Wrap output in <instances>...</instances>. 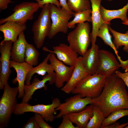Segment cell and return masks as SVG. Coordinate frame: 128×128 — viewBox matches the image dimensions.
<instances>
[{
	"label": "cell",
	"mask_w": 128,
	"mask_h": 128,
	"mask_svg": "<svg viewBox=\"0 0 128 128\" xmlns=\"http://www.w3.org/2000/svg\"><path fill=\"white\" fill-rule=\"evenodd\" d=\"M51 50L44 47L42 50L55 55L57 58L64 64L71 67H74L78 57V54L72 49L69 45L61 43L59 45L53 46Z\"/></svg>",
	"instance_id": "4fadbf2b"
},
{
	"label": "cell",
	"mask_w": 128,
	"mask_h": 128,
	"mask_svg": "<svg viewBox=\"0 0 128 128\" xmlns=\"http://www.w3.org/2000/svg\"><path fill=\"white\" fill-rule=\"evenodd\" d=\"M109 25L106 23L103 24L98 31L97 37L101 38L104 43L112 48L115 54L118 56V51L112 40V37L109 32Z\"/></svg>",
	"instance_id": "cb8c5ba5"
},
{
	"label": "cell",
	"mask_w": 128,
	"mask_h": 128,
	"mask_svg": "<svg viewBox=\"0 0 128 128\" xmlns=\"http://www.w3.org/2000/svg\"><path fill=\"white\" fill-rule=\"evenodd\" d=\"M39 53L32 44H28L27 46L25 56V62L32 66L38 64Z\"/></svg>",
	"instance_id": "83f0119b"
},
{
	"label": "cell",
	"mask_w": 128,
	"mask_h": 128,
	"mask_svg": "<svg viewBox=\"0 0 128 128\" xmlns=\"http://www.w3.org/2000/svg\"><path fill=\"white\" fill-rule=\"evenodd\" d=\"M82 56L78 57L74 66L71 76L69 81L61 88V90L67 94L71 93L78 83L90 74L83 67Z\"/></svg>",
	"instance_id": "9a60e30c"
},
{
	"label": "cell",
	"mask_w": 128,
	"mask_h": 128,
	"mask_svg": "<svg viewBox=\"0 0 128 128\" xmlns=\"http://www.w3.org/2000/svg\"><path fill=\"white\" fill-rule=\"evenodd\" d=\"M23 128H40L37 123L34 117L30 118L23 126Z\"/></svg>",
	"instance_id": "836d02e7"
},
{
	"label": "cell",
	"mask_w": 128,
	"mask_h": 128,
	"mask_svg": "<svg viewBox=\"0 0 128 128\" xmlns=\"http://www.w3.org/2000/svg\"><path fill=\"white\" fill-rule=\"evenodd\" d=\"M125 116H128V109H120L115 110L105 118L101 128L112 124L120 118Z\"/></svg>",
	"instance_id": "f546056e"
},
{
	"label": "cell",
	"mask_w": 128,
	"mask_h": 128,
	"mask_svg": "<svg viewBox=\"0 0 128 128\" xmlns=\"http://www.w3.org/2000/svg\"><path fill=\"white\" fill-rule=\"evenodd\" d=\"M62 122L58 127V128H79L77 126H75L67 115L63 116Z\"/></svg>",
	"instance_id": "1f68e13d"
},
{
	"label": "cell",
	"mask_w": 128,
	"mask_h": 128,
	"mask_svg": "<svg viewBox=\"0 0 128 128\" xmlns=\"http://www.w3.org/2000/svg\"><path fill=\"white\" fill-rule=\"evenodd\" d=\"M49 61L55 73V86L58 88H61L64 83L67 82L70 78L74 67L66 66L52 53H50Z\"/></svg>",
	"instance_id": "7c38bea8"
},
{
	"label": "cell",
	"mask_w": 128,
	"mask_h": 128,
	"mask_svg": "<svg viewBox=\"0 0 128 128\" xmlns=\"http://www.w3.org/2000/svg\"><path fill=\"white\" fill-rule=\"evenodd\" d=\"M109 30L112 34L114 37L113 43L116 49L124 46L123 50L126 52L128 50V35L126 33L118 32L112 28L110 26Z\"/></svg>",
	"instance_id": "4316f807"
},
{
	"label": "cell",
	"mask_w": 128,
	"mask_h": 128,
	"mask_svg": "<svg viewBox=\"0 0 128 128\" xmlns=\"http://www.w3.org/2000/svg\"><path fill=\"white\" fill-rule=\"evenodd\" d=\"M35 120L40 128H52L53 127L45 121L42 117L39 114L35 113Z\"/></svg>",
	"instance_id": "4dcf8cb0"
},
{
	"label": "cell",
	"mask_w": 128,
	"mask_h": 128,
	"mask_svg": "<svg viewBox=\"0 0 128 128\" xmlns=\"http://www.w3.org/2000/svg\"><path fill=\"white\" fill-rule=\"evenodd\" d=\"M125 33L128 35V31H127Z\"/></svg>",
	"instance_id": "60d3db41"
},
{
	"label": "cell",
	"mask_w": 128,
	"mask_h": 128,
	"mask_svg": "<svg viewBox=\"0 0 128 128\" xmlns=\"http://www.w3.org/2000/svg\"><path fill=\"white\" fill-rule=\"evenodd\" d=\"M38 3L24 2L16 5L13 9V13L10 15L0 20L2 24L7 21L16 22L21 24H25L28 20L33 18L34 13L40 8Z\"/></svg>",
	"instance_id": "ba28073f"
},
{
	"label": "cell",
	"mask_w": 128,
	"mask_h": 128,
	"mask_svg": "<svg viewBox=\"0 0 128 128\" xmlns=\"http://www.w3.org/2000/svg\"><path fill=\"white\" fill-rule=\"evenodd\" d=\"M18 37L11 47L10 60L17 62L22 63L25 62V54L28 43L25 39L24 31L19 34Z\"/></svg>",
	"instance_id": "ffe728a7"
},
{
	"label": "cell",
	"mask_w": 128,
	"mask_h": 128,
	"mask_svg": "<svg viewBox=\"0 0 128 128\" xmlns=\"http://www.w3.org/2000/svg\"><path fill=\"white\" fill-rule=\"evenodd\" d=\"M102 0H90L92 8L91 15L92 29L90 34L91 46L95 44L97 33L100 26L104 23H107L103 20L100 13V8Z\"/></svg>",
	"instance_id": "d6986e66"
},
{
	"label": "cell",
	"mask_w": 128,
	"mask_h": 128,
	"mask_svg": "<svg viewBox=\"0 0 128 128\" xmlns=\"http://www.w3.org/2000/svg\"><path fill=\"white\" fill-rule=\"evenodd\" d=\"M50 54L49 53L41 63L35 67H33L29 71L26 78L25 84L29 85L31 84L32 77L35 74L44 76L46 73L49 74L54 72L51 64L48 63Z\"/></svg>",
	"instance_id": "603a6c76"
},
{
	"label": "cell",
	"mask_w": 128,
	"mask_h": 128,
	"mask_svg": "<svg viewBox=\"0 0 128 128\" xmlns=\"http://www.w3.org/2000/svg\"><path fill=\"white\" fill-rule=\"evenodd\" d=\"M61 103L58 97L53 98L51 104L48 105L38 104L31 105L27 103L17 104L13 114L16 115L23 114L27 112L39 114L46 121L52 122L55 119L57 111L56 109Z\"/></svg>",
	"instance_id": "8992f818"
},
{
	"label": "cell",
	"mask_w": 128,
	"mask_h": 128,
	"mask_svg": "<svg viewBox=\"0 0 128 128\" xmlns=\"http://www.w3.org/2000/svg\"><path fill=\"white\" fill-rule=\"evenodd\" d=\"M107 1H112L113 0H107Z\"/></svg>",
	"instance_id": "ab89813d"
},
{
	"label": "cell",
	"mask_w": 128,
	"mask_h": 128,
	"mask_svg": "<svg viewBox=\"0 0 128 128\" xmlns=\"http://www.w3.org/2000/svg\"><path fill=\"white\" fill-rule=\"evenodd\" d=\"M126 52L128 53V50L126 51Z\"/></svg>",
	"instance_id": "b9f144b4"
},
{
	"label": "cell",
	"mask_w": 128,
	"mask_h": 128,
	"mask_svg": "<svg viewBox=\"0 0 128 128\" xmlns=\"http://www.w3.org/2000/svg\"><path fill=\"white\" fill-rule=\"evenodd\" d=\"M0 100V128L7 127L17 104L18 87H12L7 82L4 86Z\"/></svg>",
	"instance_id": "3957f363"
},
{
	"label": "cell",
	"mask_w": 128,
	"mask_h": 128,
	"mask_svg": "<svg viewBox=\"0 0 128 128\" xmlns=\"http://www.w3.org/2000/svg\"><path fill=\"white\" fill-rule=\"evenodd\" d=\"M13 2L11 0H0V11L7 9L9 3Z\"/></svg>",
	"instance_id": "8d00e7d4"
},
{
	"label": "cell",
	"mask_w": 128,
	"mask_h": 128,
	"mask_svg": "<svg viewBox=\"0 0 128 128\" xmlns=\"http://www.w3.org/2000/svg\"><path fill=\"white\" fill-rule=\"evenodd\" d=\"M93 104H90L80 111L67 115L72 122L79 128H86L93 115Z\"/></svg>",
	"instance_id": "44dd1931"
},
{
	"label": "cell",
	"mask_w": 128,
	"mask_h": 128,
	"mask_svg": "<svg viewBox=\"0 0 128 128\" xmlns=\"http://www.w3.org/2000/svg\"><path fill=\"white\" fill-rule=\"evenodd\" d=\"M13 43L11 41H7L0 44V89H3L5 85L8 82L12 72L10 67V53Z\"/></svg>",
	"instance_id": "8fae6325"
},
{
	"label": "cell",
	"mask_w": 128,
	"mask_h": 128,
	"mask_svg": "<svg viewBox=\"0 0 128 128\" xmlns=\"http://www.w3.org/2000/svg\"><path fill=\"white\" fill-rule=\"evenodd\" d=\"M38 3L40 8H42L45 4H54L57 7H61L58 0H35Z\"/></svg>",
	"instance_id": "d6a6232c"
},
{
	"label": "cell",
	"mask_w": 128,
	"mask_h": 128,
	"mask_svg": "<svg viewBox=\"0 0 128 128\" xmlns=\"http://www.w3.org/2000/svg\"><path fill=\"white\" fill-rule=\"evenodd\" d=\"M90 28L88 22L78 23L67 36L69 46L81 56L87 50L91 42Z\"/></svg>",
	"instance_id": "277c9868"
},
{
	"label": "cell",
	"mask_w": 128,
	"mask_h": 128,
	"mask_svg": "<svg viewBox=\"0 0 128 128\" xmlns=\"http://www.w3.org/2000/svg\"><path fill=\"white\" fill-rule=\"evenodd\" d=\"M99 50L98 45L95 44L82 56V64L90 74L95 73L96 71L99 61Z\"/></svg>",
	"instance_id": "ac0fdd59"
},
{
	"label": "cell",
	"mask_w": 128,
	"mask_h": 128,
	"mask_svg": "<svg viewBox=\"0 0 128 128\" xmlns=\"http://www.w3.org/2000/svg\"><path fill=\"white\" fill-rule=\"evenodd\" d=\"M92 98L90 97H82L77 94L67 99L56 108L59 113L55 116V119H59L64 115L79 112L84 109L89 104H91Z\"/></svg>",
	"instance_id": "9c48e42d"
},
{
	"label": "cell",
	"mask_w": 128,
	"mask_h": 128,
	"mask_svg": "<svg viewBox=\"0 0 128 128\" xmlns=\"http://www.w3.org/2000/svg\"><path fill=\"white\" fill-rule=\"evenodd\" d=\"M98 65L95 73L107 78L115 73L120 67V64L114 55L110 51L105 50L99 51Z\"/></svg>",
	"instance_id": "30bf717a"
},
{
	"label": "cell",
	"mask_w": 128,
	"mask_h": 128,
	"mask_svg": "<svg viewBox=\"0 0 128 128\" xmlns=\"http://www.w3.org/2000/svg\"><path fill=\"white\" fill-rule=\"evenodd\" d=\"M124 73H122L118 70L116 71L115 73L123 81L128 89V69Z\"/></svg>",
	"instance_id": "e575fe53"
},
{
	"label": "cell",
	"mask_w": 128,
	"mask_h": 128,
	"mask_svg": "<svg viewBox=\"0 0 128 128\" xmlns=\"http://www.w3.org/2000/svg\"><path fill=\"white\" fill-rule=\"evenodd\" d=\"M68 6L74 12L83 11L91 9L90 0H67Z\"/></svg>",
	"instance_id": "f1b7e54d"
},
{
	"label": "cell",
	"mask_w": 128,
	"mask_h": 128,
	"mask_svg": "<svg viewBox=\"0 0 128 128\" xmlns=\"http://www.w3.org/2000/svg\"><path fill=\"white\" fill-rule=\"evenodd\" d=\"M55 73L54 72L51 74H47L43 77L41 80L37 78H35L30 84H25L22 102L28 103L32 99V96L36 91L43 88L45 90H46L47 87L46 83L49 82L50 85H52L55 83Z\"/></svg>",
	"instance_id": "5bb4252c"
},
{
	"label": "cell",
	"mask_w": 128,
	"mask_h": 128,
	"mask_svg": "<svg viewBox=\"0 0 128 128\" xmlns=\"http://www.w3.org/2000/svg\"><path fill=\"white\" fill-rule=\"evenodd\" d=\"M91 104L98 106L105 118L120 109H128V94L123 81L114 73L107 78L100 95L92 99Z\"/></svg>",
	"instance_id": "6da1fadb"
},
{
	"label": "cell",
	"mask_w": 128,
	"mask_h": 128,
	"mask_svg": "<svg viewBox=\"0 0 128 128\" xmlns=\"http://www.w3.org/2000/svg\"><path fill=\"white\" fill-rule=\"evenodd\" d=\"M26 28L25 24H21L13 21H8L1 24L0 31L3 34L4 39L0 44L7 41L15 42L19 34Z\"/></svg>",
	"instance_id": "e0dca14e"
},
{
	"label": "cell",
	"mask_w": 128,
	"mask_h": 128,
	"mask_svg": "<svg viewBox=\"0 0 128 128\" xmlns=\"http://www.w3.org/2000/svg\"><path fill=\"white\" fill-rule=\"evenodd\" d=\"M93 112L92 116L88 123L86 128H101L102 123L105 118L99 108L94 105Z\"/></svg>",
	"instance_id": "d4e9b609"
},
{
	"label": "cell",
	"mask_w": 128,
	"mask_h": 128,
	"mask_svg": "<svg viewBox=\"0 0 128 128\" xmlns=\"http://www.w3.org/2000/svg\"><path fill=\"white\" fill-rule=\"evenodd\" d=\"M50 9L51 24L48 37L51 39L59 32L67 33L68 23L73 15L65 9L54 4H50Z\"/></svg>",
	"instance_id": "52a82bcc"
},
{
	"label": "cell",
	"mask_w": 128,
	"mask_h": 128,
	"mask_svg": "<svg viewBox=\"0 0 128 128\" xmlns=\"http://www.w3.org/2000/svg\"><path fill=\"white\" fill-rule=\"evenodd\" d=\"M128 9V1L127 4L121 8L117 10H109L101 5L100 10L103 20L109 25L110 21L116 18L120 19L124 22L128 20L127 12Z\"/></svg>",
	"instance_id": "7402d4cb"
},
{
	"label": "cell",
	"mask_w": 128,
	"mask_h": 128,
	"mask_svg": "<svg viewBox=\"0 0 128 128\" xmlns=\"http://www.w3.org/2000/svg\"><path fill=\"white\" fill-rule=\"evenodd\" d=\"M122 23L125 25H128V20H127L125 22H122Z\"/></svg>",
	"instance_id": "74e56055"
},
{
	"label": "cell",
	"mask_w": 128,
	"mask_h": 128,
	"mask_svg": "<svg viewBox=\"0 0 128 128\" xmlns=\"http://www.w3.org/2000/svg\"><path fill=\"white\" fill-rule=\"evenodd\" d=\"M61 7L62 8L65 9L68 12L73 15L74 12L72 11L69 8L68 5L67 0H59Z\"/></svg>",
	"instance_id": "d590c367"
},
{
	"label": "cell",
	"mask_w": 128,
	"mask_h": 128,
	"mask_svg": "<svg viewBox=\"0 0 128 128\" xmlns=\"http://www.w3.org/2000/svg\"><path fill=\"white\" fill-rule=\"evenodd\" d=\"M125 128H128V125L124 127Z\"/></svg>",
	"instance_id": "f35d334b"
},
{
	"label": "cell",
	"mask_w": 128,
	"mask_h": 128,
	"mask_svg": "<svg viewBox=\"0 0 128 128\" xmlns=\"http://www.w3.org/2000/svg\"><path fill=\"white\" fill-rule=\"evenodd\" d=\"M91 9L74 12L73 16L74 17V18L68 23V28H74L76 24L83 23L86 21L91 22Z\"/></svg>",
	"instance_id": "484cf974"
},
{
	"label": "cell",
	"mask_w": 128,
	"mask_h": 128,
	"mask_svg": "<svg viewBox=\"0 0 128 128\" xmlns=\"http://www.w3.org/2000/svg\"><path fill=\"white\" fill-rule=\"evenodd\" d=\"M107 78L96 73L89 75L78 83L71 93L79 94L82 97L97 98L101 93Z\"/></svg>",
	"instance_id": "7a4b0ae2"
},
{
	"label": "cell",
	"mask_w": 128,
	"mask_h": 128,
	"mask_svg": "<svg viewBox=\"0 0 128 128\" xmlns=\"http://www.w3.org/2000/svg\"><path fill=\"white\" fill-rule=\"evenodd\" d=\"M10 67L14 68L17 73V76L13 80V82L14 83L18 82L19 91L18 97L22 98L24 93V89L26 76L33 66L25 62L19 63L11 60Z\"/></svg>",
	"instance_id": "2e32d148"
},
{
	"label": "cell",
	"mask_w": 128,
	"mask_h": 128,
	"mask_svg": "<svg viewBox=\"0 0 128 128\" xmlns=\"http://www.w3.org/2000/svg\"><path fill=\"white\" fill-rule=\"evenodd\" d=\"M50 5L46 4L43 6L37 18L32 26L33 42L38 49L43 46L46 38L49 33L51 24Z\"/></svg>",
	"instance_id": "5b68a950"
}]
</instances>
